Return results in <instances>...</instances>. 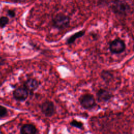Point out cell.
Masks as SVG:
<instances>
[{
	"mask_svg": "<svg viewBox=\"0 0 134 134\" xmlns=\"http://www.w3.org/2000/svg\"><path fill=\"white\" fill-rule=\"evenodd\" d=\"M79 102L82 107L86 109H91L96 105L94 96L89 93L81 95L79 98Z\"/></svg>",
	"mask_w": 134,
	"mask_h": 134,
	"instance_id": "cell-3",
	"label": "cell"
},
{
	"mask_svg": "<svg viewBox=\"0 0 134 134\" xmlns=\"http://www.w3.org/2000/svg\"><path fill=\"white\" fill-rule=\"evenodd\" d=\"M70 125H71L73 127L79 128L80 129H83V122H81V121H77L76 120H73L72 121H71L70 122Z\"/></svg>",
	"mask_w": 134,
	"mask_h": 134,
	"instance_id": "cell-12",
	"label": "cell"
},
{
	"mask_svg": "<svg viewBox=\"0 0 134 134\" xmlns=\"http://www.w3.org/2000/svg\"><path fill=\"white\" fill-rule=\"evenodd\" d=\"M24 86L28 91L30 94H32L39 86V82L35 79L29 78L24 82Z\"/></svg>",
	"mask_w": 134,
	"mask_h": 134,
	"instance_id": "cell-8",
	"label": "cell"
},
{
	"mask_svg": "<svg viewBox=\"0 0 134 134\" xmlns=\"http://www.w3.org/2000/svg\"><path fill=\"white\" fill-rule=\"evenodd\" d=\"M109 49L113 54H119L126 49V44L124 40L117 38L113 40L109 46Z\"/></svg>",
	"mask_w": 134,
	"mask_h": 134,
	"instance_id": "cell-4",
	"label": "cell"
},
{
	"mask_svg": "<svg viewBox=\"0 0 134 134\" xmlns=\"http://www.w3.org/2000/svg\"><path fill=\"white\" fill-rule=\"evenodd\" d=\"M42 113L47 117H51L55 112V107L53 103L50 100H47L42 103L40 106Z\"/></svg>",
	"mask_w": 134,
	"mask_h": 134,
	"instance_id": "cell-5",
	"label": "cell"
},
{
	"mask_svg": "<svg viewBox=\"0 0 134 134\" xmlns=\"http://www.w3.org/2000/svg\"><path fill=\"white\" fill-rule=\"evenodd\" d=\"M7 112L6 108L0 105V118L5 117L7 115Z\"/></svg>",
	"mask_w": 134,
	"mask_h": 134,
	"instance_id": "cell-14",
	"label": "cell"
},
{
	"mask_svg": "<svg viewBox=\"0 0 134 134\" xmlns=\"http://www.w3.org/2000/svg\"><path fill=\"white\" fill-rule=\"evenodd\" d=\"M70 21V17L61 13L55 15L52 20V26L58 29H63L67 28L69 25Z\"/></svg>",
	"mask_w": 134,
	"mask_h": 134,
	"instance_id": "cell-2",
	"label": "cell"
},
{
	"mask_svg": "<svg viewBox=\"0 0 134 134\" xmlns=\"http://www.w3.org/2000/svg\"><path fill=\"white\" fill-rule=\"evenodd\" d=\"M114 13L121 16H126L129 12L130 7L129 4L121 0H114L110 5Z\"/></svg>",
	"mask_w": 134,
	"mask_h": 134,
	"instance_id": "cell-1",
	"label": "cell"
},
{
	"mask_svg": "<svg viewBox=\"0 0 134 134\" xmlns=\"http://www.w3.org/2000/svg\"><path fill=\"white\" fill-rule=\"evenodd\" d=\"M113 97V94L109 91L106 89L100 88L96 93L97 100L99 102L105 103L108 102Z\"/></svg>",
	"mask_w": 134,
	"mask_h": 134,
	"instance_id": "cell-6",
	"label": "cell"
},
{
	"mask_svg": "<svg viewBox=\"0 0 134 134\" xmlns=\"http://www.w3.org/2000/svg\"><path fill=\"white\" fill-rule=\"evenodd\" d=\"M7 14L11 17H14L15 16V12L14 10H12V9L8 10H7Z\"/></svg>",
	"mask_w": 134,
	"mask_h": 134,
	"instance_id": "cell-15",
	"label": "cell"
},
{
	"mask_svg": "<svg viewBox=\"0 0 134 134\" xmlns=\"http://www.w3.org/2000/svg\"><path fill=\"white\" fill-rule=\"evenodd\" d=\"M12 1H15V2H16V1H18L19 0H12Z\"/></svg>",
	"mask_w": 134,
	"mask_h": 134,
	"instance_id": "cell-16",
	"label": "cell"
},
{
	"mask_svg": "<svg viewBox=\"0 0 134 134\" xmlns=\"http://www.w3.org/2000/svg\"><path fill=\"white\" fill-rule=\"evenodd\" d=\"M101 77L105 81H109L113 77V75L108 71H103L101 73Z\"/></svg>",
	"mask_w": 134,
	"mask_h": 134,
	"instance_id": "cell-11",
	"label": "cell"
},
{
	"mask_svg": "<svg viewBox=\"0 0 134 134\" xmlns=\"http://www.w3.org/2000/svg\"><path fill=\"white\" fill-rule=\"evenodd\" d=\"M37 128L32 124H25L20 128V134H36Z\"/></svg>",
	"mask_w": 134,
	"mask_h": 134,
	"instance_id": "cell-9",
	"label": "cell"
},
{
	"mask_svg": "<svg viewBox=\"0 0 134 134\" xmlns=\"http://www.w3.org/2000/svg\"><path fill=\"white\" fill-rule=\"evenodd\" d=\"M85 32L84 30H81L74 33V34L71 35L70 37H69L66 40L67 44H71L73 43L77 39L83 37L85 35Z\"/></svg>",
	"mask_w": 134,
	"mask_h": 134,
	"instance_id": "cell-10",
	"label": "cell"
},
{
	"mask_svg": "<svg viewBox=\"0 0 134 134\" xmlns=\"http://www.w3.org/2000/svg\"><path fill=\"white\" fill-rule=\"evenodd\" d=\"M29 95L28 91L23 86L17 88L13 92V96L15 99L18 101L25 100Z\"/></svg>",
	"mask_w": 134,
	"mask_h": 134,
	"instance_id": "cell-7",
	"label": "cell"
},
{
	"mask_svg": "<svg viewBox=\"0 0 134 134\" xmlns=\"http://www.w3.org/2000/svg\"><path fill=\"white\" fill-rule=\"evenodd\" d=\"M9 19L6 16H2L0 17V27H5L8 23Z\"/></svg>",
	"mask_w": 134,
	"mask_h": 134,
	"instance_id": "cell-13",
	"label": "cell"
}]
</instances>
